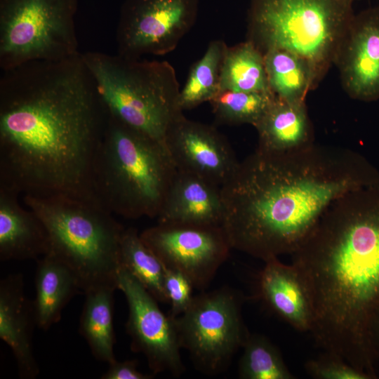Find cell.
Here are the masks:
<instances>
[{
	"instance_id": "ffe728a7",
	"label": "cell",
	"mask_w": 379,
	"mask_h": 379,
	"mask_svg": "<svg viewBox=\"0 0 379 379\" xmlns=\"http://www.w3.org/2000/svg\"><path fill=\"white\" fill-rule=\"evenodd\" d=\"M34 302L37 327L47 330L58 322L64 307L79 292V281L64 262L47 254L37 260Z\"/></svg>"
},
{
	"instance_id": "484cf974",
	"label": "cell",
	"mask_w": 379,
	"mask_h": 379,
	"mask_svg": "<svg viewBox=\"0 0 379 379\" xmlns=\"http://www.w3.org/2000/svg\"><path fill=\"white\" fill-rule=\"evenodd\" d=\"M268 92L220 91L209 102L216 123L224 125L255 126L274 99Z\"/></svg>"
},
{
	"instance_id": "8992f818",
	"label": "cell",
	"mask_w": 379,
	"mask_h": 379,
	"mask_svg": "<svg viewBox=\"0 0 379 379\" xmlns=\"http://www.w3.org/2000/svg\"><path fill=\"white\" fill-rule=\"evenodd\" d=\"M81 56L109 114L165 145L169 127L183 114L173 66L166 60L99 51H86Z\"/></svg>"
},
{
	"instance_id": "5b68a950",
	"label": "cell",
	"mask_w": 379,
	"mask_h": 379,
	"mask_svg": "<svg viewBox=\"0 0 379 379\" xmlns=\"http://www.w3.org/2000/svg\"><path fill=\"white\" fill-rule=\"evenodd\" d=\"M24 203L44 223L49 251L77 276L82 293L117 289L124 227L98 203L65 195H24Z\"/></svg>"
},
{
	"instance_id": "5bb4252c",
	"label": "cell",
	"mask_w": 379,
	"mask_h": 379,
	"mask_svg": "<svg viewBox=\"0 0 379 379\" xmlns=\"http://www.w3.org/2000/svg\"><path fill=\"white\" fill-rule=\"evenodd\" d=\"M334 65L351 98L379 99V5L354 13Z\"/></svg>"
},
{
	"instance_id": "3957f363",
	"label": "cell",
	"mask_w": 379,
	"mask_h": 379,
	"mask_svg": "<svg viewBox=\"0 0 379 379\" xmlns=\"http://www.w3.org/2000/svg\"><path fill=\"white\" fill-rule=\"evenodd\" d=\"M291 255L311 298L316 344L376 378L368 327L379 307V185L335 199Z\"/></svg>"
},
{
	"instance_id": "4316f807",
	"label": "cell",
	"mask_w": 379,
	"mask_h": 379,
	"mask_svg": "<svg viewBox=\"0 0 379 379\" xmlns=\"http://www.w3.org/2000/svg\"><path fill=\"white\" fill-rule=\"evenodd\" d=\"M238 373L243 379H294L279 350L265 336L249 334L243 346Z\"/></svg>"
},
{
	"instance_id": "277c9868",
	"label": "cell",
	"mask_w": 379,
	"mask_h": 379,
	"mask_svg": "<svg viewBox=\"0 0 379 379\" xmlns=\"http://www.w3.org/2000/svg\"><path fill=\"white\" fill-rule=\"evenodd\" d=\"M177 169L166 145L109 116L95 156V201L128 219L157 218Z\"/></svg>"
},
{
	"instance_id": "9a60e30c",
	"label": "cell",
	"mask_w": 379,
	"mask_h": 379,
	"mask_svg": "<svg viewBox=\"0 0 379 379\" xmlns=\"http://www.w3.org/2000/svg\"><path fill=\"white\" fill-rule=\"evenodd\" d=\"M35 326L34 302L25 295L22 274L7 276L0 282V338L11 349L24 379H34L39 372L32 345Z\"/></svg>"
},
{
	"instance_id": "4dcf8cb0",
	"label": "cell",
	"mask_w": 379,
	"mask_h": 379,
	"mask_svg": "<svg viewBox=\"0 0 379 379\" xmlns=\"http://www.w3.org/2000/svg\"><path fill=\"white\" fill-rule=\"evenodd\" d=\"M370 346L373 354L379 358V307L373 314L368 327Z\"/></svg>"
},
{
	"instance_id": "30bf717a",
	"label": "cell",
	"mask_w": 379,
	"mask_h": 379,
	"mask_svg": "<svg viewBox=\"0 0 379 379\" xmlns=\"http://www.w3.org/2000/svg\"><path fill=\"white\" fill-rule=\"evenodd\" d=\"M198 11L199 0H125L116 31L117 54H168L194 26Z\"/></svg>"
},
{
	"instance_id": "52a82bcc",
	"label": "cell",
	"mask_w": 379,
	"mask_h": 379,
	"mask_svg": "<svg viewBox=\"0 0 379 379\" xmlns=\"http://www.w3.org/2000/svg\"><path fill=\"white\" fill-rule=\"evenodd\" d=\"M354 0H250L247 39L263 54L292 52L312 66L319 83L335 64L354 15Z\"/></svg>"
},
{
	"instance_id": "d4e9b609",
	"label": "cell",
	"mask_w": 379,
	"mask_h": 379,
	"mask_svg": "<svg viewBox=\"0 0 379 379\" xmlns=\"http://www.w3.org/2000/svg\"><path fill=\"white\" fill-rule=\"evenodd\" d=\"M226 44L220 39L211 41L202 55L190 69L180 94L182 112L210 102L220 91V74Z\"/></svg>"
},
{
	"instance_id": "603a6c76",
	"label": "cell",
	"mask_w": 379,
	"mask_h": 379,
	"mask_svg": "<svg viewBox=\"0 0 379 379\" xmlns=\"http://www.w3.org/2000/svg\"><path fill=\"white\" fill-rule=\"evenodd\" d=\"M268 92L264 55L251 41L227 46L220 74V91Z\"/></svg>"
},
{
	"instance_id": "4fadbf2b",
	"label": "cell",
	"mask_w": 379,
	"mask_h": 379,
	"mask_svg": "<svg viewBox=\"0 0 379 379\" xmlns=\"http://www.w3.org/2000/svg\"><path fill=\"white\" fill-rule=\"evenodd\" d=\"M164 143L177 171L220 187L239 163L227 139L216 128L189 119L184 114L171 124Z\"/></svg>"
},
{
	"instance_id": "f546056e",
	"label": "cell",
	"mask_w": 379,
	"mask_h": 379,
	"mask_svg": "<svg viewBox=\"0 0 379 379\" xmlns=\"http://www.w3.org/2000/svg\"><path fill=\"white\" fill-rule=\"evenodd\" d=\"M108 370L104 373L102 379H150L154 374L142 373L138 369L136 360L117 361L109 364Z\"/></svg>"
},
{
	"instance_id": "83f0119b",
	"label": "cell",
	"mask_w": 379,
	"mask_h": 379,
	"mask_svg": "<svg viewBox=\"0 0 379 379\" xmlns=\"http://www.w3.org/2000/svg\"><path fill=\"white\" fill-rule=\"evenodd\" d=\"M305 368L312 378L317 379H371L339 356L326 352L307 361Z\"/></svg>"
},
{
	"instance_id": "7c38bea8",
	"label": "cell",
	"mask_w": 379,
	"mask_h": 379,
	"mask_svg": "<svg viewBox=\"0 0 379 379\" xmlns=\"http://www.w3.org/2000/svg\"><path fill=\"white\" fill-rule=\"evenodd\" d=\"M117 289L125 295L128 307L126 331L133 352L145 355L154 375L168 372L180 376L185 368L175 317L165 314L158 300L126 269L120 267Z\"/></svg>"
},
{
	"instance_id": "cb8c5ba5",
	"label": "cell",
	"mask_w": 379,
	"mask_h": 379,
	"mask_svg": "<svg viewBox=\"0 0 379 379\" xmlns=\"http://www.w3.org/2000/svg\"><path fill=\"white\" fill-rule=\"evenodd\" d=\"M119 261L120 267L130 272L158 302L168 304L164 286L165 267L134 227L123 232Z\"/></svg>"
},
{
	"instance_id": "ba28073f",
	"label": "cell",
	"mask_w": 379,
	"mask_h": 379,
	"mask_svg": "<svg viewBox=\"0 0 379 379\" xmlns=\"http://www.w3.org/2000/svg\"><path fill=\"white\" fill-rule=\"evenodd\" d=\"M77 0H0L1 71L79 54Z\"/></svg>"
},
{
	"instance_id": "44dd1931",
	"label": "cell",
	"mask_w": 379,
	"mask_h": 379,
	"mask_svg": "<svg viewBox=\"0 0 379 379\" xmlns=\"http://www.w3.org/2000/svg\"><path fill=\"white\" fill-rule=\"evenodd\" d=\"M117 288L102 286L85 293L79 332L86 340L92 354L109 364L116 359L113 326L114 292Z\"/></svg>"
},
{
	"instance_id": "ac0fdd59",
	"label": "cell",
	"mask_w": 379,
	"mask_h": 379,
	"mask_svg": "<svg viewBox=\"0 0 379 379\" xmlns=\"http://www.w3.org/2000/svg\"><path fill=\"white\" fill-rule=\"evenodd\" d=\"M18 194L0 187L1 260L36 259L48 254L47 230L39 216L25 210Z\"/></svg>"
},
{
	"instance_id": "6da1fadb",
	"label": "cell",
	"mask_w": 379,
	"mask_h": 379,
	"mask_svg": "<svg viewBox=\"0 0 379 379\" xmlns=\"http://www.w3.org/2000/svg\"><path fill=\"white\" fill-rule=\"evenodd\" d=\"M1 72L0 187L97 202L93 169L109 115L81 53Z\"/></svg>"
},
{
	"instance_id": "7a4b0ae2",
	"label": "cell",
	"mask_w": 379,
	"mask_h": 379,
	"mask_svg": "<svg viewBox=\"0 0 379 379\" xmlns=\"http://www.w3.org/2000/svg\"><path fill=\"white\" fill-rule=\"evenodd\" d=\"M379 185V173L345 148L312 144L289 152L258 148L221 186L222 227L232 248L267 261L293 253L328 207Z\"/></svg>"
},
{
	"instance_id": "e0dca14e",
	"label": "cell",
	"mask_w": 379,
	"mask_h": 379,
	"mask_svg": "<svg viewBox=\"0 0 379 379\" xmlns=\"http://www.w3.org/2000/svg\"><path fill=\"white\" fill-rule=\"evenodd\" d=\"M224 213L220 187L177 171L157 218L158 222L221 226Z\"/></svg>"
},
{
	"instance_id": "2e32d148",
	"label": "cell",
	"mask_w": 379,
	"mask_h": 379,
	"mask_svg": "<svg viewBox=\"0 0 379 379\" xmlns=\"http://www.w3.org/2000/svg\"><path fill=\"white\" fill-rule=\"evenodd\" d=\"M258 293L265 305L295 330L310 332L311 298L297 267L274 258L265 261L258 277Z\"/></svg>"
},
{
	"instance_id": "9c48e42d",
	"label": "cell",
	"mask_w": 379,
	"mask_h": 379,
	"mask_svg": "<svg viewBox=\"0 0 379 379\" xmlns=\"http://www.w3.org/2000/svg\"><path fill=\"white\" fill-rule=\"evenodd\" d=\"M244 297L228 286L194 296L175 324L181 349L187 351L195 368L208 375L227 369L250 333L243 320Z\"/></svg>"
},
{
	"instance_id": "f1b7e54d",
	"label": "cell",
	"mask_w": 379,
	"mask_h": 379,
	"mask_svg": "<svg viewBox=\"0 0 379 379\" xmlns=\"http://www.w3.org/2000/svg\"><path fill=\"white\" fill-rule=\"evenodd\" d=\"M164 290L171 305L169 315L177 317L186 311L194 296L190 280L182 272L165 267Z\"/></svg>"
},
{
	"instance_id": "8fae6325",
	"label": "cell",
	"mask_w": 379,
	"mask_h": 379,
	"mask_svg": "<svg viewBox=\"0 0 379 379\" xmlns=\"http://www.w3.org/2000/svg\"><path fill=\"white\" fill-rule=\"evenodd\" d=\"M140 237L164 266L182 272L204 291L232 249L221 226L158 222Z\"/></svg>"
},
{
	"instance_id": "7402d4cb",
	"label": "cell",
	"mask_w": 379,
	"mask_h": 379,
	"mask_svg": "<svg viewBox=\"0 0 379 379\" xmlns=\"http://www.w3.org/2000/svg\"><path fill=\"white\" fill-rule=\"evenodd\" d=\"M263 55L269 87L274 95L288 102H305L309 91L319 84L310 64L282 49H270Z\"/></svg>"
},
{
	"instance_id": "d6986e66",
	"label": "cell",
	"mask_w": 379,
	"mask_h": 379,
	"mask_svg": "<svg viewBox=\"0 0 379 379\" xmlns=\"http://www.w3.org/2000/svg\"><path fill=\"white\" fill-rule=\"evenodd\" d=\"M257 148L269 152H289L314 143L313 127L305 102H292L277 96L254 126Z\"/></svg>"
}]
</instances>
